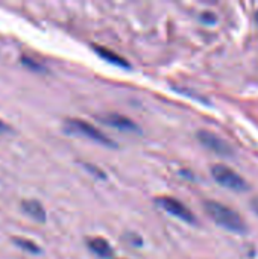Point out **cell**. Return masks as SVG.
Listing matches in <instances>:
<instances>
[{"label": "cell", "mask_w": 258, "mask_h": 259, "mask_svg": "<svg viewBox=\"0 0 258 259\" xmlns=\"http://www.w3.org/2000/svg\"><path fill=\"white\" fill-rule=\"evenodd\" d=\"M155 202L161 209H164L170 215H173V217H176V219H179V220H182L186 223H190V225L196 223V217L193 215V212L184 203H181L179 200H176L173 197H169V196H161Z\"/></svg>", "instance_id": "277c9868"}, {"label": "cell", "mask_w": 258, "mask_h": 259, "mask_svg": "<svg viewBox=\"0 0 258 259\" xmlns=\"http://www.w3.org/2000/svg\"><path fill=\"white\" fill-rule=\"evenodd\" d=\"M252 205H254V209H255V212L258 214V199H255V200L252 202Z\"/></svg>", "instance_id": "9a60e30c"}, {"label": "cell", "mask_w": 258, "mask_h": 259, "mask_svg": "<svg viewBox=\"0 0 258 259\" xmlns=\"http://www.w3.org/2000/svg\"><path fill=\"white\" fill-rule=\"evenodd\" d=\"M205 211L211 217V220L214 223H217L220 228H224L233 234H239V235H245L248 232L246 223L234 209H231L219 202L208 200V202H205Z\"/></svg>", "instance_id": "6da1fadb"}, {"label": "cell", "mask_w": 258, "mask_h": 259, "mask_svg": "<svg viewBox=\"0 0 258 259\" xmlns=\"http://www.w3.org/2000/svg\"><path fill=\"white\" fill-rule=\"evenodd\" d=\"M211 176L214 178V181L219 185H222L228 190L237 191V193H243L249 188L246 181L240 175H237L234 170H231L230 167H227L224 164L213 165L211 167Z\"/></svg>", "instance_id": "7a4b0ae2"}, {"label": "cell", "mask_w": 258, "mask_h": 259, "mask_svg": "<svg viewBox=\"0 0 258 259\" xmlns=\"http://www.w3.org/2000/svg\"><path fill=\"white\" fill-rule=\"evenodd\" d=\"M88 247L90 250L97 255L99 258L109 259L113 258L114 255V249L109 246V243L105 240V238H100V237H96V238H90L88 240Z\"/></svg>", "instance_id": "52a82bcc"}, {"label": "cell", "mask_w": 258, "mask_h": 259, "mask_svg": "<svg viewBox=\"0 0 258 259\" xmlns=\"http://www.w3.org/2000/svg\"><path fill=\"white\" fill-rule=\"evenodd\" d=\"M201 20L205 23V24H214L216 23V15L213 14V12H204L202 15H201Z\"/></svg>", "instance_id": "7c38bea8"}, {"label": "cell", "mask_w": 258, "mask_h": 259, "mask_svg": "<svg viewBox=\"0 0 258 259\" xmlns=\"http://www.w3.org/2000/svg\"><path fill=\"white\" fill-rule=\"evenodd\" d=\"M99 120L111 127H116L119 131H125V132H140V127L128 117L122 115V114H116V112H108V114H102L99 115Z\"/></svg>", "instance_id": "8992f818"}, {"label": "cell", "mask_w": 258, "mask_h": 259, "mask_svg": "<svg viewBox=\"0 0 258 259\" xmlns=\"http://www.w3.org/2000/svg\"><path fill=\"white\" fill-rule=\"evenodd\" d=\"M87 168H90V171L91 173H94L96 176H100V178H105V175L100 171V168H96V167H93V165H87Z\"/></svg>", "instance_id": "4fadbf2b"}, {"label": "cell", "mask_w": 258, "mask_h": 259, "mask_svg": "<svg viewBox=\"0 0 258 259\" xmlns=\"http://www.w3.org/2000/svg\"><path fill=\"white\" fill-rule=\"evenodd\" d=\"M65 131L73 135H82L88 140H93L99 144L108 146V147H116V143L109 140L106 135H103L99 129H96L93 124L84 121V120H67L65 123Z\"/></svg>", "instance_id": "3957f363"}, {"label": "cell", "mask_w": 258, "mask_h": 259, "mask_svg": "<svg viewBox=\"0 0 258 259\" xmlns=\"http://www.w3.org/2000/svg\"><path fill=\"white\" fill-rule=\"evenodd\" d=\"M6 129H8V126H6V124H5V123H3V121L0 120V132L6 131Z\"/></svg>", "instance_id": "5bb4252c"}, {"label": "cell", "mask_w": 258, "mask_h": 259, "mask_svg": "<svg viewBox=\"0 0 258 259\" xmlns=\"http://www.w3.org/2000/svg\"><path fill=\"white\" fill-rule=\"evenodd\" d=\"M21 62H23L26 67H29V68H32V70H35V71L44 70V67H43L40 62L33 61V59H32V58H29V56H21Z\"/></svg>", "instance_id": "8fae6325"}, {"label": "cell", "mask_w": 258, "mask_h": 259, "mask_svg": "<svg viewBox=\"0 0 258 259\" xmlns=\"http://www.w3.org/2000/svg\"><path fill=\"white\" fill-rule=\"evenodd\" d=\"M14 243H15L20 249H23V250H26V252H29V253L38 255V253L41 252L40 246H36V244H35L33 241H30V240H24V238H14Z\"/></svg>", "instance_id": "30bf717a"}, {"label": "cell", "mask_w": 258, "mask_h": 259, "mask_svg": "<svg viewBox=\"0 0 258 259\" xmlns=\"http://www.w3.org/2000/svg\"><path fill=\"white\" fill-rule=\"evenodd\" d=\"M255 20H257V23H258V11H257V14H255Z\"/></svg>", "instance_id": "2e32d148"}, {"label": "cell", "mask_w": 258, "mask_h": 259, "mask_svg": "<svg viewBox=\"0 0 258 259\" xmlns=\"http://www.w3.org/2000/svg\"><path fill=\"white\" fill-rule=\"evenodd\" d=\"M198 140L201 141V144L204 147H207L208 150L217 153V155H222V156H231L233 155V149L231 146L224 141L220 137L208 132V131H199L198 132Z\"/></svg>", "instance_id": "5b68a950"}, {"label": "cell", "mask_w": 258, "mask_h": 259, "mask_svg": "<svg viewBox=\"0 0 258 259\" xmlns=\"http://www.w3.org/2000/svg\"><path fill=\"white\" fill-rule=\"evenodd\" d=\"M21 208L33 220H36L40 223L46 222V211H44V208H43V205L40 202H36V200H24L21 203Z\"/></svg>", "instance_id": "9c48e42d"}, {"label": "cell", "mask_w": 258, "mask_h": 259, "mask_svg": "<svg viewBox=\"0 0 258 259\" xmlns=\"http://www.w3.org/2000/svg\"><path fill=\"white\" fill-rule=\"evenodd\" d=\"M93 49H94V52L100 56V58H103L106 62H111L113 65H117V67H125V68H129V62L125 59V58H122L120 55H117L116 52H113L111 49H106V47H103V46H93Z\"/></svg>", "instance_id": "ba28073f"}]
</instances>
